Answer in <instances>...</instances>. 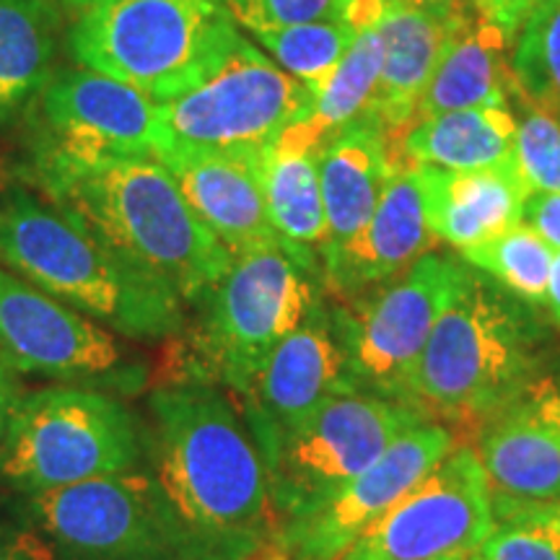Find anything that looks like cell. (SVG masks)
Wrapping results in <instances>:
<instances>
[{
	"instance_id": "cell-25",
	"label": "cell",
	"mask_w": 560,
	"mask_h": 560,
	"mask_svg": "<svg viewBox=\"0 0 560 560\" xmlns=\"http://www.w3.org/2000/svg\"><path fill=\"white\" fill-rule=\"evenodd\" d=\"M395 145L397 161L416 170H490L514 161L516 115L509 104L444 112L410 125Z\"/></svg>"
},
{
	"instance_id": "cell-15",
	"label": "cell",
	"mask_w": 560,
	"mask_h": 560,
	"mask_svg": "<svg viewBox=\"0 0 560 560\" xmlns=\"http://www.w3.org/2000/svg\"><path fill=\"white\" fill-rule=\"evenodd\" d=\"M457 446L444 423L420 420L400 433L374 465L346 482L301 520L278 529L285 560H340L350 545L380 522L416 482Z\"/></svg>"
},
{
	"instance_id": "cell-13",
	"label": "cell",
	"mask_w": 560,
	"mask_h": 560,
	"mask_svg": "<svg viewBox=\"0 0 560 560\" xmlns=\"http://www.w3.org/2000/svg\"><path fill=\"white\" fill-rule=\"evenodd\" d=\"M493 499L472 444H457L340 560L470 558L493 529Z\"/></svg>"
},
{
	"instance_id": "cell-32",
	"label": "cell",
	"mask_w": 560,
	"mask_h": 560,
	"mask_svg": "<svg viewBox=\"0 0 560 560\" xmlns=\"http://www.w3.org/2000/svg\"><path fill=\"white\" fill-rule=\"evenodd\" d=\"M520 96V94H516ZM522 100V115H516L514 164L520 170L529 195L560 192V115Z\"/></svg>"
},
{
	"instance_id": "cell-9",
	"label": "cell",
	"mask_w": 560,
	"mask_h": 560,
	"mask_svg": "<svg viewBox=\"0 0 560 560\" xmlns=\"http://www.w3.org/2000/svg\"><path fill=\"white\" fill-rule=\"evenodd\" d=\"M472 272L465 260L429 252L402 276L330 306L355 389L408 405L420 353Z\"/></svg>"
},
{
	"instance_id": "cell-27",
	"label": "cell",
	"mask_w": 560,
	"mask_h": 560,
	"mask_svg": "<svg viewBox=\"0 0 560 560\" xmlns=\"http://www.w3.org/2000/svg\"><path fill=\"white\" fill-rule=\"evenodd\" d=\"M382 62L384 39L376 24L359 26L332 79L314 96L310 115L291 125L283 136L306 149L322 151L338 132L369 117L380 86Z\"/></svg>"
},
{
	"instance_id": "cell-28",
	"label": "cell",
	"mask_w": 560,
	"mask_h": 560,
	"mask_svg": "<svg viewBox=\"0 0 560 560\" xmlns=\"http://www.w3.org/2000/svg\"><path fill=\"white\" fill-rule=\"evenodd\" d=\"M249 37L280 70H285L301 86L310 89L312 96H317L332 79L342 55L348 52L355 37V26L346 19L301 21V24L252 32Z\"/></svg>"
},
{
	"instance_id": "cell-39",
	"label": "cell",
	"mask_w": 560,
	"mask_h": 560,
	"mask_svg": "<svg viewBox=\"0 0 560 560\" xmlns=\"http://www.w3.org/2000/svg\"><path fill=\"white\" fill-rule=\"evenodd\" d=\"M545 306H548L552 322L560 327V252H556V260H552L548 293H545Z\"/></svg>"
},
{
	"instance_id": "cell-37",
	"label": "cell",
	"mask_w": 560,
	"mask_h": 560,
	"mask_svg": "<svg viewBox=\"0 0 560 560\" xmlns=\"http://www.w3.org/2000/svg\"><path fill=\"white\" fill-rule=\"evenodd\" d=\"M470 3L486 13V16L501 21V24L516 32L524 16L537 5V0H470Z\"/></svg>"
},
{
	"instance_id": "cell-29",
	"label": "cell",
	"mask_w": 560,
	"mask_h": 560,
	"mask_svg": "<svg viewBox=\"0 0 560 560\" xmlns=\"http://www.w3.org/2000/svg\"><path fill=\"white\" fill-rule=\"evenodd\" d=\"M459 255L472 270L486 276L490 283L501 285L514 299L545 304L556 249L529 223H516L503 234L475 244Z\"/></svg>"
},
{
	"instance_id": "cell-3",
	"label": "cell",
	"mask_w": 560,
	"mask_h": 560,
	"mask_svg": "<svg viewBox=\"0 0 560 560\" xmlns=\"http://www.w3.org/2000/svg\"><path fill=\"white\" fill-rule=\"evenodd\" d=\"M0 265L128 342H174L185 304L86 223L30 187L0 192Z\"/></svg>"
},
{
	"instance_id": "cell-4",
	"label": "cell",
	"mask_w": 560,
	"mask_h": 560,
	"mask_svg": "<svg viewBox=\"0 0 560 560\" xmlns=\"http://www.w3.org/2000/svg\"><path fill=\"white\" fill-rule=\"evenodd\" d=\"M537 376V350L514 301L478 270L433 327L408 405L425 420L480 431Z\"/></svg>"
},
{
	"instance_id": "cell-14",
	"label": "cell",
	"mask_w": 560,
	"mask_h": 560,
	"mask_svg": "<svg viewBox=\"0 0 560 560\" xmlns=\"http://www.w3.org/2000/svg\"><path fill=\"white\" fill-rule=\"evenodd\" d=\"M161 149L159 104L128 83L79 66L55 73L37 96L34 159H156Z\"/></svg>"
},
{
	"instance_id": "cell-7",
	"label": "cell",
	"mask_w": 560,
	"mask_h": 560,
	"mask_svg": "<svg viewBox=\"0 0 560 560\" xmlns=\"http://www.w3.org/2000/svg\"><path fill=\"white\" fill-rule=\"evenodd\" d=\"M234 32L223 0H96L68 30V50L81 68L166 102Z\"/></svg>"
},
{
	"instance_id": "cell-22",
	"label": "cell",
	"mask_w": 560,
	"mask_h": 560,
	"mask_svg": "<svg viewBox=\"0 0 560 560\" xmlns=\"http://www.w3.org/2000/svg\"><path fill=\"white\" fill-rule=\"evenodd\" d=\"M397 166L400 161L395 145L371 117L338 132L319 151V182L327 219L322 268L366 226Z\"/></svg>"
},
{
	"instance_id": "cell-20",
	"label": "cell",
	"mask_w": 560,
	"mask_h": 560,
	"mask_svg": "<svg viewBox=\"0 0 560 560\" xmlns=\"http://www.w3.org/2000/svg\"><path fill=\"white\" fill-rule=\"evenodd\" d=\"M465 5L459 11L439 13L397 9L376 0L371 24H376L384 39V62L369 117L387 132L392 145L416 120L418 102L429 89L436 62Z\"/></svg>"
},
{
	"instance_id": "cell-2",
	"label": "cell",
	"mask_w": 560,
	"mask_h": 560,
	"mask_svg": "<svg viewBox=\"0 0 560 560\" xmlns=\"http://www.w3.org/2000/svg\"><path fill=\"white\" fill-rule=\"evenodd\" d=\"M32 179L39 195L161 280L185 306H198L234 260L159 159H34Z\"/></svg>"
},
{
	"instance_id": "cell-26",
	"label": "cell",
	"mask_w": 560,
	"mask_h": 560,
	"mask_svg": "<svg viewBox=\"0 0 560 560\" xmlns=\"http://www.w3.org/2000/svg\"><path fill=\"white\" fill-rule=\"evenodd\" d=\"M58 19L47 0H0V128L37 102L55 75Z\"/></svg>"
},
{
	"instance_id": "cell-21",
	"label": "cell",
	"mask_w": 560,
	"mask_h": 560,
	"mask_svg": "<svg viewBox=\"0 0 560 560\" xmlns=\"http://www.w3.org/2000/svg\"><path fill=\"white\" fill-rule=\"evenodd\" d=\"M514 30L467 3L418 102L412 125L454 109L509 104L514 96Z\"/></svg>"
},
{
	"instance_id": "cell-33",
	"label": "cell",
	"mask_w": 560,
	"mask_h": 560,
	"mask_svg": "<svg viewBox=\"0 0 560 560\" xmlns=\"http://www.w3.org/2000/svg\"><path fill=\"white\" fill-rule=\"evenodd\" d=\"M350 3L353 0H223V9L242 32L252 34L301 21L346 19Z\"/></svg>"
},
{
	"instance_id": "cell-31",
	"label": "cell",
	"mask_w": 560,
	"mask_h": 560,
	"mask_svg": "<svg viewBox=\"0 0 560 560\" xmlns=\"http://www.w3.org/2000/svg\"><path fill=\"white\" fill-rule=\"evenodd\" d=\"M493 520L467 560H560V501L495 511Z\"/></svg>"
},
{
	"instance_id": "cell-23",
	"label": "cell",
	"mask_w": 560,
	"mask_h": 560,
	"mask_svg": "<svg viewBox=\"0 0 560 560\" xmlns=\"http://www.w3.org/2000/svg\"><path fill=\"white\" fill-rule=\"evenodd\" d=\"M425 215L439 242L465 252L524 221L529 190L514 161L490 170H418Z\"/></svg>"
},
{
	"instance_id": "cell-8",
	"label": "cell",
	"mask_w": 560,
	"mask_h": 560,
	"mask_svg": "<svg viewBox=\"0 0 560 560\" xmlns=\"http://www.w3.org/2000/svg\"><path fill=\"white\" fill-rule=\"evenodd\" d=\"M156 104L164 149L257 156L310 115L314 96L240 30L198 79Z\"/></svg>"
},
{
	"instance_id": "cell-11",
	"label": "cell",
	"mask_w": 560,
	"mask_h": 560,
	"mask_svg": "<svg viewBox=\"0 0 560 560\" xmlns=\"http://www.w3.org/2000/svg\"><path fill=\"white\" fill-rule=\"evenodd\" d=\"M0 363L19 376L120 395L151 389L153 366L128 340L0 265Z\"/></svg>"
},
{
	"instance_id": "cell-36",
	"label": "cell",
	"mask_w": 560,
	"mask_h": 560,
	"mask_svg": "<svg viewBox=\"0 0 560 560\" xmlns=\"http://www.w3.org/2000/svg\"><path fill=\"white\" fill-rule=\"evenodd\" d=\"M21 395H24V387H21V376L16 371H11L5 363H0V459H3L5 444H9V433L13 423V412L19 408Z\"/></svg>"
},
{
	"instance_id": "cell-6",
	"label": "cell",
	"mask_w": 560,
	"mask_h": 560,
	"mask_svg": "<svg viewBox=\"0 0 560 560\" xmlns=\"http://www.w3.org/2000/svg\"><path fill=\"white\" fill-rule=\"evenodd\" d=\"M143 467V420L125 397L45 384L24 389L13 412L0 488L34 495Z\"/></svg>"
},
{
	"instance_id": "cell-30",
	"label": "cell",
	"mask_w": 560,
	"mask_h": 560,
	"mask_svg": "<svg viewBox=\"0 0 560 560\" xmlns=\"http://www.w3.org/2000/svg\"><path fill=\"white\" fill-rule=\"evenodd\" d=\"M514 94L560 115V0H537L511 50Z\"/></svg>"
},
{
	"instance_id": "cell-41",
	"label": "cell",
	"mask_w": 560,
	"mask_h": 560,
	"mask_svg": "<svg viewBox=\"0 0 560 560\" xmlns=\"http://www.w3.org/2000/svg\"><path fill=\"white\" fill-rule=\"evenodd\" d=\"M257 560H285V558L280 556L278 548H272V550H268V552H265V556H260Z\"/></svg>"
},
{
	"instance_id": "cell-10",
	"label": "cell",
	"mask_w": 560,
	"mask_h": 560,
	"mask_svg": "<svg viewBox=\"0 0 560 560\" xmlns=\"http://www.w3.org/2000/svg\"><path fill=\"white\" fill-rule=\"evenodd\" d=\"M425 420L400 400L353 392L319 405L262 452L278 529L325 503Z\"/></svg>"
},
{
	"instance_id": "cell-18",
	"label": "cell",
	"mask_w": 560,
	"mask_h": 560,
	"mask_svg": "<svg viewBox=\"0 0 560 560\" xmlns=\"http://www.w3.org/2000/svg\"><path fill=\"white\" fill-rule=\"evenodd\" d=\"M416 166H397L366 226L322 268L325 289L342 299L402 276L436 247Z\"/></svg>"
},
{
	"instance_id": "cell-12",
	"label": "cell",
	"mask_w": 560,
	"mask_h": 560,
	"mask_svg": "<svg viewBox=\"0 0 560 560\" xmlns=\"http://www.w3.org/2000/svg\"><path fill=\"white\" fill-rule=\"evenodd\" d=\"M13 499L60 560H185L177 520L149 467Z\"/></svg>"
},
{
	"instance_id": "cell-19",
	"label": "cell",
	"mask_w": 560,
	"mask_h": 560,
	"mask_svg": "<svg viewBox=\"0 0 560 560\" xmlns=\"http://www.w3.org/2000/svg\"><path fill=\"white\" fill-rule=\"evenodd\" d=\"M177 182L182 198L202 226L226 247L231 255L280 247L270 226L257 156L236 153L179 149L170 145L156 156Z\"/></svg>"
},
{
	"instance_id": "cell-1",
	"label": "cell",
	"mask_w": 560,
	"mask_h": 560,
	"mask_svg": "<svg viewBox=\"0 0 560 560\" xmlns=\"http://www.w3.org/2000/svg\"><path fill=\"white\" fill-rule=\"evenodd\" d=\"M145 467L170 503L185 560H257L276 548L268 465L221 384L170 376L145 392Z\"/></svg>"
},
{
	"instance_id": "cell-35",
	"label": "cell",
	"mask_w": 560,
	"mask_h": 560,
	"mask_svg": "<svg viewBox=\"0 0 560 560\" xmlns=\"http://www.w3.org/2000/svg\"><path fill=\"white\" fill-rule=\"evenodd\" d=\"M524 223H529L552 249L560 252V192L529 195L524 206Z\"/></svg>"
},
{
	"instance_id": "cell-24",
	"label": "cell",
	"mask_w": 560,
	"mask_h": 560,
	"mask_svg": "<svg viewBox=\"0 0 560 560\" xmlns=\"http://www.w3.org/2000/svg\"><path fill=\"white\" fill-rule=\"evenodd\" d=\"M255 166L278 244L322 280L327 219L319 182V151L280 136L276 143L257 153Z\"/></svg>"
},
{
	"instance_id": "cell-17",
	"label": "cell",
	"mask_w": 560,
	"mask_h": 560,
	"mask_svg": "<svg viewBox=\"0 0 560 560\" xmlns=\"http://www.w3.org/2000/svg\"><path fill=\"white\" fill-rule=\"evenodd\" d=\"M495 511L560 501V376L537 374L478 431Z\"/></svg>"
},
{
	"instance_id": "cell-38",
	"label": "cell",
	"mask_w": 560,
	"mask_h": 560,
	"mask_svg": "<svg viewBox=\"0 0 560 560\" xmlns=\"http://www.w3.org/2000/svg\"><path fill=\"white\" fill-rule=\"evenodd\" d=\"M384 5H397V9H420V11H439L452 13L459 11L467 0H382Z\"/></svg>"
},
{
	"instance_id": "cell-5",
	"label": "cell",
	"mask_w": 560,
	"mask_h": 560,
	"mask_svg": "<svg viewBox=\"0 0 560 560\" xmlns=\"http://www.w3.org/2000/svg\"><path fill=\"white\" fill-rule=\"evenodd\" d=\"M325 283L283 247L244 252L200 299L198 319L174 346L172 376L221 384L231 395L247 387L265 355L325 304Z\"/></svg>"
},
{
	"instance_id": "cell-42",
	"label": "cell",
	"mask_w": 560,
	"mask_h": 560,
	"mask_svg": "<svg viewBox=\"0 0 560 560\" xmlns=\"http://www.w3.org/2000/svg\"><path fill=\"white\" fill-rule=\"evenodd\" d=\"M452 560H467V558H452Z\"/></svg>"
},
{
	"instance_id": "cell-34",
	"label": "cell",
	"mask_w": 560,
	"mask_h": 560,
	"mask_svg": "<svg viewBox=\"0 0 560 560\" xmlns=\"http://www.w3.org/2000/svg\"><path fill=\"white\" fill-rule=\"evenodd\" d=\"M0 560H60L11 493H0Z\"/></svg>"
},
{
	"instance_id": "cell-16",
	"label": "cell",
	"mask_w": 560,
	"mask_h": 560,
	"mask_svg": "<svg viewBox=\"0 0 560 560\" xmlns=\"http://www.w3.org/2000/svg\"><path fill=\"white\" fill-rule=\"evenodd\" d=\"M346 350H342L330 306L322 304L265 355L252 380L234 400L260 452L319 405L340 395H353Z\"/></svg>"
},
{
	"instance_id": "cell-40",
	"label": "cell",
	"mask_w": 560,
	"mask_h": 560,
	"mask_svg": "<svg viewBox=\"0 0 560 560\" xmlns=\"http://www.w3.org/2000/svg\"><path fill=\"white\" fill-rule=\"evenodd\" d=\"M47 3L55 5V9H58L60 13L70 11V13H75V16H79L81 11H86L89 5L96 3V0H47Z\"/></svg>"
}]
</instances>
